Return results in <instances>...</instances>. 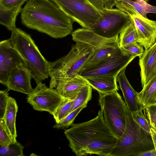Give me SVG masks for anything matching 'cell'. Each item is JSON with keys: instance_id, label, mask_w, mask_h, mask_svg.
Masks as SVG:
<instances>
[{"instance_id": "18", "label": "cell", "mask_w": 156, "mask_h": 156, "mask_svg": "<svg viewBox=\"0 0 156 156\" xmlns=\"http://www.w3.org/2000/svg\"><path fill=\"white\" fill-rule=\"evenodd\" d=\"M117 75L103 76L84 78L91 87L96 90L99 94H106L119 90L117 83Z\"/></svg>"}, {"instance_id": "39", "label": "cell", "mask_w": 156, "mask_h": 156, "mask_svg": "<svg viewBox=\"0 0 156 156\" xmlns=\"http://www.w3.org/2000/svg\"><path fill=\"white\" fill-rule=\"evenodd\" d=\"M155 104H156V101H155Z\"/></svg>"}, {"instance_id": "38", "label": "cell", "mask_w": 156, "mask_h": 156, "mask_svg": "<svg viewBox=\"0 0 156 156\" xmlns=\"http://www.w3.org/2000/svg\"><path fill=\"white\" fill-rule=\"evenodd\" d=\"M151 135L154 145V148L156 151V131L152 128H151Z\"/></svg>"}, {"instance_id": "12", "label": "cell", "mask_w": 156, "mask_h": 156, "mask_svg": "<svg viewBox=\"0 0 156 156\" xmlns=\"http://www.w3.org/2000/svg\"><path fill=\"white\" fill-rule=\"evenodd\" d=\"M25 62L12 46L9 39L0 42V83L6 86L9 76L14 69Z\"/></svg>"}, {"instance_id": "34", "label": "cell", "mask_w": 156, "mask_h": 156, "mask_svg": "<svg viewBox=\"0 0 156 156\" xmlns=\"http://www.w3.org/2000/svg\"><path fill=\"white\" fill-rule=\"evenodd\" d=\"M27 0H0V6L7 9L17 8L22 5Z\"/></svg>"}, {"instance_id": "23", "label": "cell", "mask_w": 156, "mask_h": 156, "mask_svg": "<svg viewBox=\"0 0 156 156\" xmlns=\"http://www.w3.org/2000/svg\"><path fill=\"white\" fill-rule=\"evenodd\" d=\"M119 37L120 47L133 43L138 42V36L133 21L121 32Z\"/></svg>"}, {"instance_id": "30", "label": "cell", "mask_w": 156, "mask_h": 156, "mask_svg": "<svg viewBox=\"0 0 156 156\" xmlns=\"http://www.w3.org/2000/svg\"><path fill=\"white\" fill-rule=\"evenodd\" d=\"M122 50L132 56H140L144 52L143 46L138 42L133 43L120 47Z\"/></svg>"}, {"instance_id": "4", "label": "cell", "mask_w": 156, "mask_h": 156, "mask_svg": "<svg viewBox=\"0 0 156 156\" xmlns=\"http://www.w3.org/2000/svg\"><path fill=\"white\" fill-rule=\"evenodd\" d=\"M9 39L23 59L37 84L49 77L50 62L43 56L30 35L16 28L11 31Z\"/></svg>"}, {"instance_id": "28", "label": "cell", "mask_w": 156, "mask_h": 156, "mask_svg": "<svg viewBox=\"0 0 156 156\" xmlns=\"http://www.w3.org/2000/svg\"><path fill=\"white\" fill-rule=\"evenodd\" d=\"M87 104H85L78 108L63 119L59 122H56L53 126L54 128L66 129L73 123L76 117L82 110L86 108Z\"/></svg>"}, {"instance_id": "32", "label": "cell", "mask_w": 156, "mask_h": 156, "mask_svg": "<svg viewBox=\"0 0 156 156\" xmlns=\"http://www.w3.org/2000/svg\"><path fill=\"white\" fill-rule=\"evenodd\" d=\"M145 109L150 125L156 131V105L149 106Z\"/></svg>"}, {"instance_id": "6", "label": "cell", "mask_w": 156, "mask_h": 156, "mask_svg": "<svg viewBox=\"0 0 156 156\" xmlns=\"http://www.w3.org/2000/svg\"><path fill=\"white\" fill-rule=\"evenodd\" d=\"M99 94V103L105 123L112 133L118 139L125 127L126 103L117 90Z\"/></svg>"}, {"instance_id": "10", "label": "cell", "mask_w": 156, "mask_h": 156, "mask_svg": "<svg viewBox=\"0 0 156 156\" xmlns=\"http://www.w3.org/2000/svg\"><path fill=\"white\" fill-rule=\"evenodd\" d=\"M115 6L130 17L136 29L138 43L145 50L156 42V21L150 20L140 15L124 0L119 1Z\"/></svg>"}, {"instance_id": "15", "label": "cell", "mask_w": 156, "mask_h": 156, "mask_svg": "<svg viewBox=\"0 0 156 156\" xmlns=\"http://www.w3.org/2000/svg\"><path fill=\"white\" fill-rule=\"evenodd\" d=\"M141 82L144 87L156 73V42L139 57Z\"/></svg>"}, {"instance_id": "2", "label": "cell", "mask_w": 156, "mask_h": 156, "mask_svg": "<svg viewBox=\"0 0 156 156\" xmlns=\"http://www.w3.org/2000/svg\"><path fill=\"white\" fill-rule=\"evenodd\" d=\"M20 17L25 27L53 38H62L72 32L73 21L50 0L27 1Z\"/></svg>"}, {"instance_id": "36", "label": "cell", "mask_w": 156, "mask_h": 156, "mask_svg": "<svg viewBox=\"0 0 156 156\" xmlns=\"http://www.w3.org/2000/svg\"><path fill=\"white\" fill-rule=\"evenodd\" d=\"M134 156H156V151L154 148L138 153Z\"/></svg>"}, {"instance_id": "16", "label": "cell", "mask_w": 156, "mask_h": 156, "mask_svg": "<svg viewBox=\"0 0 156 156\" xmlns=\"http://www.w3.org/2000/svg\"><path fill=\"white\" fill-rule=\"evenodd\" d=\"M88 84L84 78L78 75L59 81L55 89L64 98L73 100L80 90Z\"/></svg>"}, {"instance_id": "17", "label": "cell", "mask_w": 156, "mask_h": 156, "mask_svg": "<svg viewBox=\"0 0 156 156\" xmlns=\"http://www.w3.org/2000/svg\"><path fill=\"white\" fill-rule=\"evenodd\" d=\"M126 68L119 73L117 81L119 83L126 105L131 112L136 111L140 108L137 99L138 92L134 90L127 79L125 73Z\"/></svg>"}, {"instance_id": "25", "label": "cell", "mask_w": 156, "mask_h": 156, "mask_svg": "<svg viewBox=\"0 0 156 156\" xmlns=\"http://www.w3.org/2000/svg\"><path fill=\"white\" fill-rule=\"evenodd\" d=\"M0 146L1 156H24L23 150L24 147L17 141H13L8 144Z\"/></svg>"}, {"instance_id": "5", "label": "cell", "mask_w": 156, "mask_h": 156, "mask_svg": "<svg viewBox=\"0 0 156 156\" xmlns=\"http://www.w3.org/2000/svg\"><path fill=\"white\" fill-rule=\"evenodd\" d=\"M153 148L154 147L151 134L135 121L126 105L124 130L121 136L117 139L109 156H134Z\"/></svg>"}, {"instance_id": "19", "label": "cell", "mask_w": 156, "mask_h": 156, "mask_svg": "<svg viewBox=\"0 0 156 156\" xmlns=\"http://www.w3.org/2000/svg\"><path fill=\"white\" fill-rule=\"evenodd\" d=\"M18 106L14 98L9 96L6 108L3 118L6 130L13 141H17L16 119Z\"/></svg>"}, {"instance_id": "9", "label": "cell", "mask_w": 156, "mask_h": 156, "mask_svg": "<svg viewBox=\"0 0 156 156\" xmlns=\"http://www.w3.org/2000/svg\"><path fill=\"white\" fill-rule=\"evenodd\" d=\"M100 13L101 17L90 30L106 38L119 36L132 21L128 14L117 8H104Z\"/></svg>"}, {"instance_id": "20", "label": "cell", "mask_w": 156, "mask_h": 156, "mask_svg": "<svg viewBox=\"0 0 156 156\" xmlns=\"http://www.w3.org/2000/svg\"><path fill=\"white\" fill-rule=\"evenodd\" d=\"M137 99L140 108L143 110L148 106L155 104L156 101V73L142 90L137 93Z\"/></svg>"}, {"instance_id": "3", "label": "cell", "mask_w": 156, "mask_h": 156, "mask_svg": "<svg viewBox=\"0 0 156 156\" xmlns=\"http://www.w3.org/2000/svg\"><path fill=\"white\" fill-rule=\"evenodd\" d=\"M94 52L93 48L89 45L76 42L66 55L50 62L49 87L55 88L59 81L78 75L85 67Z\"/></svg>"}, {"instance_id": "7", "label": "cell", "mask_w": 156, "mask_h": 156, "mask_svg": "<svg viewBox=\"0 0 156 156\" xmlns=\"http://www.w3.org/2000/svg\"><path fill=\"white\" fill-rule=\"evenodd\" d=\"M73 22L83 28L90 29L101 15L88 0H50Z\"/></svg>"}, {"instance_id": "35", "label": "cell", "mask_w": 156, "mask_h": 156, "mask_svg": "<svg viewBox=\"0 0 156 156\" xmlns=\"http://www.w3.org/2000/svg\"><path fill=\"white\" fill-rule=\"evenodd\" d=\"M89 2L100 12L105 7V6L108 0H88Z\"/></svg>"}, {"instance_id": "11", "label": "cell", "mask_w": 156, "mask_h": 156, "mask_svg": "<svg viewBox=\"0 0 156 156\" xmlns=\"http://www.w3.org/2000/svg\"><path fill=\"white\" fill-rule=\"evenodd\" d=\"M33 92L28 95L27 101L35 110L46 111L52 115L65 99L56 89L48 88L45 83L37 84Z\"/></svg>"}, {"instance_id": "22", "label": "cell", "mask_w": 156, "mask_h": 156, "mask_svg": "<svg viewBox=\"0 0 156 156\" xmlns=\"http://www.w3.org/2000/svg\"><path fill=\"white\" fill-rule=\"evenodd\" d=\"M92 88L88 84L83 87L73 99L68 114L84 105L87 104L92 98Z\"/></svg>"}, {"instance_id": "14", "label": "cell", "mask_w": 156, "mask_h": 156, "mask_svg": "<svg viewBox=\"0 0 156 156\" xmlns=\"http://www.w3.org/2000/svg\"><path fill=\"white\" fill-rule=\"evenodd\" d=\"M31 73L25 64L14 69L10 73L6 87L12 90L27 95L31 94L34 89L32 87Z\"/></svg>"}, {"instance_id": "13", "label": "cell", "mask_w": 156, "mask_h": 156, "mask_svg": "<svg viewBox=\"0 0 156 156\" xmlns=\"http://www.w3.org/2000/svg\"><path fill=\"white\" fill-rule=\"evenodd\" d=\"M72 36L74 41L85 43L93 48L95 51L110 47L120 46L119 36L106 38L91 30L84 28L75 30L72 32Z\"/></svg>"}, {"instance_id": "24", "label": "cell", "mask_w": 156, "mask_h": 156, "mask_svg": "<svg viewBox=\"0 0 156 156\" xmlns=\"http://www.w3.org/2000/svg\"><path fill=\"white\" fill-rule=\"evenodd\" d=\"M131 6L138 13L147 18V13H156V6L151 5L144 1L137 0H124Z\"/></svg>"}, {"instance_id": "33", "label": "cell", "mask_w": 156, "mask_h": 156, "mask_svg": "<svg viewBox=\"0 0 156 156\" xmlns=\"http://www.w3.org/2000/svg\"><path fill=\"white\" fill-rule=\"evenodd\" d=\"M6 89L0 91V119L3 118L7 105L9 97L8 92Z\"/></svg>"}, {"instance_id": "37", "label": "cell", "mask_w": 156, "mask_h": 156, "mask_svg": "<svg viewBox=\"0 0 156 156\" xmlns=\"http://www.w3.org/2000/svg\"><path fill=\"white\" fill-rule=\"evenodd\" d=\"M120 0H108L107 2L106 3L105 5V8L108 9H111L113 8V7L117 3V2ZM137 0L144 1L147 2L149 1V0Z\"/></svg>"}, {"instance_id": "27", "label": "cell", "mask_w": 156, "mask_h": 156, "mask_svg": "<svg viewBox=\"0 0 156 156\" xmlns=\"http://www.w3.org/2000/svg\"><path fill=\"white\" fill-rule=\"evenodd\" d=\"M73 100L65 98L56 109L52 115L56 122H59L68 115Z\"/></svg>"}, {"instance_id": "29", "label": "cell", "mask_w": 156, "mask_h": 156, "mask_svg": "<svg viewBox=\"0 0 156 156\" xmlns=\"http://www.w3.org/2000/svg\"><path fill=\"white\" fill-rule=\"evenodd\" d=\"M143 110L140 108L138 111L131 112L132 115L137 123L144 130L151 134L150 130L151 127L146 115L143 112Z\"/></svg>"}, {"instance_id": "21", "label": "cell", "mask_w": 156, "mask_h": 156, "mask_svg": "<svg viewBox=\"0 0 156 156\" xmlns=\"http://www.w3.org/2000/svg\"><path fill=\"white\" fill-rule=\"evenodd\" d=\"M21 6L11 9L0 6V23L9 31H12L16 27V22L18 14L21 12Z\"/></svg>"}, {"instance_id": "26", "label": "cell", "mask_w": 156, "mask_h": 156, "mask_svg": "<svg viewBox=\"0 0 156 156\" xmlns=\"http://www.w3.org/2000/svg\"><path fill=\"white\" fill-rule=\"evenodd\" d=\"M119 47L120 46L110 47L97 51H94L93 55L84 67L93 65L106 58Z\"/></svg>"}, {"instance_id": "31", "label": "cell", "mask_w": 156, "mask_h": 156, "mask_svg": "<svg viewBox=\"0 0 156 156\" xmlns=\"http://www.w3.org/2000/svg\"><path fill=\"white\" fill-rule=\"evenodd\" d=\"M13 141L6 129L3 119H0V146L7 145Z\"/></svg>"}, {"instance_id": "1", "label": "cell", "mask_w": 156, "mask_h": 156, "mask_svg": "<svg viewBox=\"0 0 156 156\" xmlns=\"http://www.w3.org/2000/svg\"><path fill=\"white\" fill-rule=\"evenodd\" d=\"M64 134L69 146L77 156H109L117 139L106 125L101 110L90 120L73 123L70 128L65 130Z\"/></svg>"}, {"instance_id": "8", "label": "cell", "mask_w": 156, "mask_h": 156, "mask_svg": "<svg viewBox=\"0 0 156 156\" xmlns=\"http://www.w3.org/2000/svg\"><path fill=\"white\" fill-rule=\"evenodd\" d=\"M136 57L128 54L120 47L106 58L84 67L78 74L84 78L107 75H117Z\"/></svg>"}]
</instances>
